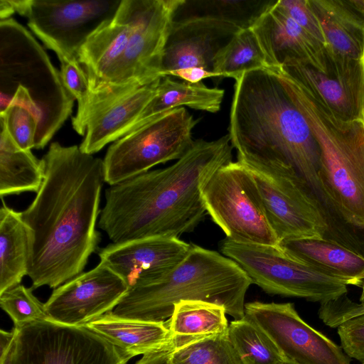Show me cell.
Returning a JSON list of instances; mask_svg holds the SVG:
<instances>
[{
  "label": "cell",
  "instance_id": "4dcf8cb0",
  "mask_svg": "<svg viewBox=\"0 0 364 364\" xmlns=\"http://www.w3.org/2000/svg\"><path fill=\"white\" fill-rule=\"evenodd\" d=\"M228 336L244 364H282L285 360L268 334L245 316L230 322Z\"/></svg>",
  "mask_w": 364,
  "mask_h": 364
},
{
  "label": "cell",
  "instance_id": "30bf717a",
  "mask_svg": "<svg viewBox=\"0 0 364 364\" xmlns=\"http://www.w3.org/2000/svg\"><path fill=\"white\" fill-rule=\"evenodd\" d=\"M243 165L256 182L267 220L279 243L301 238L331 241L322 205L306 182L294 169Z\"/></svg>",
  "mask_w": 364,
  "mask_h": 364
},
{
  "label": "cell",
  "instance_id": "ac0fdd59",
  "mask_svg": "<svg viewBox=\"0 0 364 364\" xmlns=\"http://www.w3.org/2000/svg\"><path fill=\"white\" fill-rule=\"evenodd\" d=\"M191 247V243L179 237H151L109 244L99 257L130 287L165 277L186 257Z\"/></svg>",
  "mask_w": 364,
  "mask_h": 364
},
{
  "label": "cell",
  "instance_id": "9c48e42d",
  "mask_svg": "<svg viewBox=\"0 0 364 364\" xmlns=\"http://www.w3.org/2000/svg\"><path fill=\"white\" fill-rule=\"evenodd\" d=\"M202 198L206 213L237 242L278 246L261 196L250 171L240 161L219 168L205 183Z\"/></svg>",
  "mask_w": 364,
  "mask_h": 364
},
{
  "label": "cell",
  "instance_id": "7c38bea8",
  "mask_svg": "<svg viewBox=\"0 0 364 364\" xmlns=\"http://www.w3.org/2000/svg\"><path fill=\"white\" fill-rule=\"evenodd\" d=\"M11 364H127L119 349L85 326L48 318L14 327Z\"/></svg>",
  "mask_w": 364,
  "mask_h": 364
},
{
  "label": "cell",
  "instance_id": "603a6c76",
  "mask_svg": "<svg viewBox=\"0 0 364 364\" xmlns=\"http://www.w3.org/2000/svg\"><path fill=\"white\" fill-rule=\"evenodd\" d=\"M279 247L291 257L305 262L346 285L361 287L364 282V255L324 239L282 240Z\"/></svg>",
  "mask_w": 364,
  "mask_h": 364
},
{
  "label": "cell",
  "instance_id": "4316f807",
  "mask_svg": "<svg viewBox=\"0 0 364 364\" xmlns=\"http://www.w3.org/2000/svg\"><path fill=\"white\" fill-rule=\"evenodd\" d=\"M166 324L176 348L225 333L229 326L223 306L200 300L176 304Z\"/></svg>",
  "mask_w": 364,
  "mask_h": 364
},
{
  "label": "cell",
  "instance_id": "6da1fadb",
  "mask_svg": "<svg viewBox=\"0 0 364 364\" xmlns=\"http://www.w3.org/2000/svg\"><path fill=\"white\" fill-rule=\"evenodd\" d=\"M43 181L20 212L30 236L27 276L33 289H55L80 274L98 247L104 161L77 145L52 143L41 159Z\"/></svg>",
  "mask_w": 364,
  "mask_h": 364
},
{
  "label": "cell",
  "instance_id": "5bb4252c",
  "mask_svg": "<svg viewBox=\"0 0 364 364\" xmlns=\"http://www.w3.org/2000/svg\"><path fill=\"white\" fill-rule=\"evenodd\" d=\"M245 316L268 334L285 360L294 364H350L342 348L306 323L292 303H247Z\"/></svg>",
  "mask_w": 364,
  "mask_h": 364
},
{
  "label": "cell",
  "instance_id": "ffe728a7",
  "mask_svg": "<svg viewBox=\"0 0 364 364\" xmlns=\"http://www.w3.org/2000/svg\"><path fill=\"white\" fill-rule=\"evenodd\" d=\"M277 3L252 27L268 68L280 70L286 63L296 60L327 73L328 57L325 46L281 10Z\"/></svg>",
  "mask_w": 364,
  "mask_h": 364
},
{
  "label": "cell",
  "instance_id": "4fadbf2b",
  "mask_svg": "<svg viewBox=\"0 0 364 364\" xmlns=\"http://www.w3.org/2000/svg\"><path fill=\"white\" fill-rule=\"evenodd\" d=\"M181 1L134 0V26L126 49L105 90L92 99L115 88L133 84L144 85L162 78L164 48L174 13Z\"/></svg>",
  "mask_w": 364,
  "mask_h": 364
},
{
  "label": "cell",
  "instance_id": "52a82bcc",
  "mask_svg": "<svg viewBox=\"0 0 364 364\" xmlns=\"http://www.w3.org/2000/svg\"><path fill=\"white\" fill-rule=\"evenodd\" d=\"M223 255L235 262L252 282L271 294L327 302L347 294V285L309 264L297 260L278 246L241 243L225 238Z\"/></svg>",
  "mask_w": 364,
  "mask_h": 364
},
{
  "label": "cell",
  "instance_id": "484cf974",
  "mask_svg": "<svg viewBox=\"0 0 364 364\" xmlns=\"http://www.w3.org/2000/svg\"><path fill=\"white\" fill-rule=\"evenodd\" d=\"M30 236L21 213L3 201L0 209V294L21 284L28 274Z\"/></svg>",
  "mask_w": 364,
  "mask_h": 364
},
{
  "label": "cell",
  "instance_id": "ab89813d",
  "mask_svg": "<svg viewBox=\"0 0 364 364\" xmlns=\"http://www.w3.org/2000/svg\"><path fill=\"white\" fill-rule=\"evenodd\" d=\"M14 10L9 0H0V18L1 20L11 18Z\"/></svg>",
  "mask_w": 364,
  "mask_h": 364
},
{
  "label": "cell",
  "instance_id": "f35d334b",
  "mask_svg": "<svg viewBox=\"0 0 364 364\" xmlns=\"http://www.w3.org/2000/svg\"><path fill=\"white\" fill-rule=\"evenodd\" d=\"M175 348L176 346L171 340L161 349L144 355L136 364H170Z\"/></svg>",
  "mask_w": 364,
  "mask_h": 364
},
{
  "label": "cell",
  "instance_id": "f1b7e54d",
  "mask_svg": "<svg viewBox=\"0 0 364 364\" xmlns=\"http://www.w3.org/2000/svg\"><path fill=\"white\" fill-rule=\"evenodd\" d=\"M277 0H182L173 21L202 18L252 28Z\"/></svg>",
  "mask_w": 364,
  "mask_h": 364
},
{
  "label": "cell",
  "instance_id": "7402d4cb",
  "mask_svg": "<svg viewBox=\"0 0 364 364\" xmlns=\"http://www.w3.org/2000/svg\"><path fill=\"white\" fill-rule=\"evenodd\" d=\"M331 57L364 62V15L350 0H308Z\"/></svg>",
  "mask_w": 364,
  "mask_h": 364
},
{
  "label": "cell",
  "instance_id": "74e56055",
  "mask_svg": "<svg viewBox=\"0 0 364 364\" xmlns=\"http://www.w3.org/2000/svg\"><path fill=\"white\" fill-rule=\"evenodd\" d=\"M168 76H174L191 83L200 82L208 77H216L215 73L210 72L201 67H191L176 70L169 73Z\"/></svg>",
  "mask_w": 364,
  "mask_h": 364
},
{
  "label": "cell",
  "instance_id": "7a4b0ae2",
  "mask_svg": "<svg viewBox=\"0 0 364 364\" xmlns=\"http://www.w3.org/2000/svg\"><path fill=\"white\" fill-rule=\"evenodd\" d=\"M232 148L228 134L210 141L197 139L173 164L109 186L98 227L113 243L193 231L207 213L202 189L232 161Z\"/></svg>",
  "mask_w": 364,
  "mask_h": 364
},
{
  "label": "cell",
  "instance_id": "8fae6325",
  "mask_svg": "<svg viewBox=\"0 0 364 364\" xmlns=\"http://www.w3.org/2000/svg\"><path fill=\"white\" fill-rule=\"evenodd\" d=\"M15 12L60 58H77L98 28L115 16L122 0H9Z\"/></svg>",
  "mask_w": 364,
  "mask_h": 364
},
{
  "label": "cell",
  "instance_id": "d590c367",
  "mask_svg": "<svg viewBox=\"0 0 364 364\" xmlns=\"http://www.w3.org/2000/svg\"><path fill=\"white\" fill-rule=\"evenodd\" d=\"M337 328L345 353L364 363V313L345 321Z\"/></svg>",
  "mask_w": 364,
  "mask_h": 364
},
{
  "label": "cell",
  "instance_id": "83f0119b",
  "mask_svg": "<svg viewBox=\"0 0 364 364\" xmlns=\"http://www.w3.org/2000/svg\"><path fill=\"white\" fill-rule=\"evenodd\" d=\"M0 195L38 193L43 181L41 160L20 149L0 123Z\"/></svg>",
  "mask_w": 364,
  "mask_h": 364
},
{
  "label": "cell",
  "instance_id": "ba28073f",
  "mask_svg": "<svg viewBox=\"0 0 364 364\" xmlns=\"http://www.w3.org/2000/svg\"><path fill=\"white\" fill-rule=\"evenodd\" d=\"M198 122L185 107H176L117 139L103 159L105 182L114 185L179 159L193 144L192 132Z\"/></svg>",
  "mask_w": 364,
  "mask_h": 364
},
{
  "label": "cell",
  "instance_id": "8992f818",
  "mask_svg": "<svg viewBox=\"0 0 364 364\" xmlns=\"http://www.w3.org/2000/svg\"><path fill=\"white\" fill-rule=\"evenodd\" d=\"M18 87L26 89L38 109L35 148L43 149L71 114L75 99L38 41L9 18L0 21V113Z\"/></svg>",
  "mask_w": 364,
  "mask_h": 364
},
{
  "label": "cell",
  "instance_id": "e575fe53",
  "mask_svg": "<svg viewBox=\"0 0 364 364\" xmlns=\"http://www.w3.org/2000/svg\"><path fill=\"white\" fill-rule=\"evenodd\" d=\"M60 76L66 89L77 101V110L74 117L85 112L90 98L87 75L77 58H60Z\"/></svg>",
  "mask_w": 364,
  "mask_h": 364
},
{
  "label": "cell",
  "instance_id": "7bdbcfd3",
  "mask_svg": "<svg viewBox=\"0 0 364 364\" xmlns=\"http://www.w3.org/2000/svg\"><path fill=\"white\" fill-rule=\"evenodd\" d=\"M282 364H294V363L287 361V360H284Z\"/></svg>",
  "mask_w": 364,
  "mask_h": 364
},
{
  "label": "cell",
  "instance_id": "60d3db41",
  "mask_svg": "<svg viewBox=\"0 0 364 364\" xmlns=\"http://www.w3.org/2000/svg\"><path fill=\"white\" fill-rule=\"evenodd\" d=\"M11 352L0 355V364H11Z\"/></svg>",
  "mask_w": 364,
  "mask_h": 364
},
{
  "label": "cell",
  "instance_id": "3957f363",
  "mask_svg": "<svg viewBox=\"0 0 364 364\" xmlns=\"http://www.w3.org/2000/svg\"><path fill=\"white\" fill-rule=\"evenodd\" d=\"M228 131L238 161L292 168L311 188L331 224L318 178L320 148L280 70H254L235 80Z\"/></svg>",
  "mask_w": 364,
  "mask_h": 364
},
{
  "label": "cell",
  "instance_id": "2e32d148",
  "mask_svg": "<svg viewBox=\"0 0 364 364\" xmlns=\"http://www.w3.org/2000/svg\"><path fill=\"white\" fill-rule=\"evenodd\" d=\"M161 79L118 87L96 100L75 128L79 134H85L80 150L93 154L124 136L156 94Z\"/></svg>",
  "mask_w": 364,
  "mask_h": 364
},
{
  "label": "cell",
  "instance_id": "e0dca14e",
  "mask_svg": "<svg viewBox=\"0 0 364 364\" xmlns=\"http://www.w3.org/2000/svg\"><path fill=\"white\" fill-rule=\"evenodd\" d=\"M328 57L327 73L296 60L286 63L280 70L315 92L340 119L363 120L364 62Z\"/></svg>",
  "mask_w": 364,
  "mask_h": 364
},
{
  "label": "cell",
  "instance_id": "b9f144b4",
  "mask_svg": "<svg viewBox=\"0 0 364 364\" xmlns=\"http://www.w3.org/2000/svg\"><path fill=\"white\" fill-rule=\"evenodd\" d=\"M360 288L362 291L360 296V303L364 304V282Z\"/></svg>",
  "mask_w": 364,
  "mask_h": 364
},
{
  "label": "cell",
  "instance_id": "d4e9b609",
  "mask_svg": "<svg viewBox=\"0 0 364 364\" xmlns=\"http://www.w3.org/2000/svg\"><path fill=\"white\" fill-rule=\"evenodd\" d=\"M224 94L223 89L208 87L202 82H179L172 80L170 76L164 77L161 79L156 94L130 126L126 134L142 126L154 117L176 107L187 106L194 109L215 113L220 109Z\"/></svg>",
  "mask_w": 364,
  "mask_h": 364
},
{
  "label": "cell",
  "instance_id": "cb8c5ba5",
  "mask_svg": "<svg viewBox=\"0 0 364 364\" xmlns=\"http://www.w3.org/2000/svg\"><path fill=\"white\" fill-rule=\"evenodd\" d=\"M117 347L129 360L159 350L171 341L164 321H148L106 314L85 326Z\"/></svg>",
  "mask_w": 364,
  "mask_h": 364
},
{
  "label": "cell",
  "instance_id": "8d00e7d4",
  "mask_svg": "<svg viewBox=\"0 0 364 364\" xmlns=\"http://www.w3.org/2000/svg\"><path fill=\"white\" fill-rule=\"evenodd\" d=\"M277 5L298 25L325 46L321 28L308 0H278Z\"/></svg>",
  "mask_w": 364,
  "mask_h": 364
},
{
  "label": "cell",
  "instance_id": "836d02e7",
  "mask_svg": "<svg viewBox=\"0 0 364 364\" xmlns=\"http://www.w3.org/2000/svg\"><path fill=\"white\" fill-rule=\"evenodd\" d=\"M0 305L12 319L14 327L48 318L44 304L33 295L32 288L21 283L0 294Z\"/></svg>",
  "mask_w": 364,
  "mask_h": 364
},
{
  "label": "cell",
  "instance_id": "d6a6232c",
  "mask_svg": "<svg viewBox=\"0 0 364 364\" xmlns=\"http://www.w3.org/2000/svg\"><path fill=\"white\" fill-rule=\"evenodd\" d=\"M170 364H244L225 333L201 338L176 348Z\"/></svg>",
  "mask_w": 364,
  "mask_h": 364
},
{
  "label": "cell",
  "instance_id": "f546056e",
  "mask_svg": "<svg viewBox=\"0 0 364 364\" xmlns=\"http://www.w3.org/2000/svg\"><path fill=\"white\" fill-rule=\"evenodd\" d=\"M266 58L252 28L240 31L217 55L213 73L217 77L237 80L244 73L267 68Z\"/></svg>",
  "mask_w": 364,
  "mask_h": 364
},
{
  "label": "cell",
  "instance_id": "1f68e13d",
  "mask_svg": "<svg viewBox=\"0 0 364 364\" xmlns=\"http://www.w3.org/2000/svg\"><path fill=\"white\" fill-rule=\"evenodd\" d=\"M40 122L41 116L37 107L23 92L16 93L8 107L0 113V123L5 127L15 144L23 150L35 148Z\"/></svg>",
  "mask_w": 364,
  "mask_h": 364
},
{
  "label": "cell",
  "instance_id": "277c9868",
  "mask_svg": "<svg viewBox=\"0 0 364 364\" xmlns=\"http://www.w3.org/2000/svg\"><path fill=\"white\" fill-rule=\"evenodd\" d=\"M318 144V178L336 234L346 245L364 238V122L338 117L313 90L284 74Z\"/></svg>",
  "mask_w": 364,
  "mask_h": 364
},
{
  "label": "cell",
  "instance_id": "44dd1931",
  "mask_svg": "<svg viewBox=\"0 0 364 364\" xmlns=\"http://www.w3.org/2000/svg\"><path fill=\"white\" fill-rule=\"evenodd\" d=\"M134 19V0H122L113 19L92 33L79 51L77 60L89 84L88 103L106 88L114 66L126 49Z\"/></svg>",
  "mask_w": 364,
  "mask_h": 364
},
{
  "label": "cell",
  "instance_id": "9a60e30c",
  "mask_svg": "<svg viewBox=\"0 0 364 364\" xmlns=\"http://www.w3.org/2000/svg\"><path fill=\"white\" fill-rule=\"evenodd\" d=\"M126 281L103 262L54 289L44 304L48 319L85 326L112 312L129 290Z\"/></svg>",
  "mask_w": 364,
  "mask_h": 364
},
{
  "label": "cell",
  "instance_id": "f6af8a7d",
  "mask_svg": "<svg viewBox=\"0 0 364 364\" xmlns=\"http://www.w3.org/2000/svg\"><path fill=\"white\" fill-rule=\"evenodd\" d=\"M362 364H364V363H362Z\"/></svg>",
  "mask_w": 364,
  "mask_h": 364
},
{
  "label": "cell",
  "instance_id": "d6986e66",
  "mask_svg": "<svg viewBox=\"0 0 364 364\" xmlns=\"http://www.w3.org/2000/svg\"><path fill=\"white\" fill-rule=\"evenodd\" d=\"M240 31L232 24L208 19L173 20L164 48L161 77L191 67L213 73L217 55Z\"/></svg>",
  "mask_w": 364,
  "mask_h": 364
},
{
  "label": "cell",
  "instance_id": "ee69618b",
  "mask_svg": "<svg viewBox=\"0 0 364 364\" xmlns=\"http://www.w3.org/2000/svg\"><path fill=\"white\" fill-rule=\"evenodd\" d=\"M363 122H364V106H363Z\"/></svg>",
  "mask_w": 364,
  "mask_h": 364
},
{
  "label": "cell",
  "instance_id": "5b68a950",
  "mask_svg": "<svg viewBox=\"0 0 364 364\" xmlns=\"http://www.w3.org/2000/svg\"><path fill=\"white\" fill-rule=\"evenodd\" d=\"M252 280L233 260L191 243L186 257L165 277L136 284L114 308L117 316L164 321L176 304L200 300L223 306L235 320L245 316V296Z\"/></svg>",
  "mask_w": 364,
  "mask_h": 364
}]
</instances>
